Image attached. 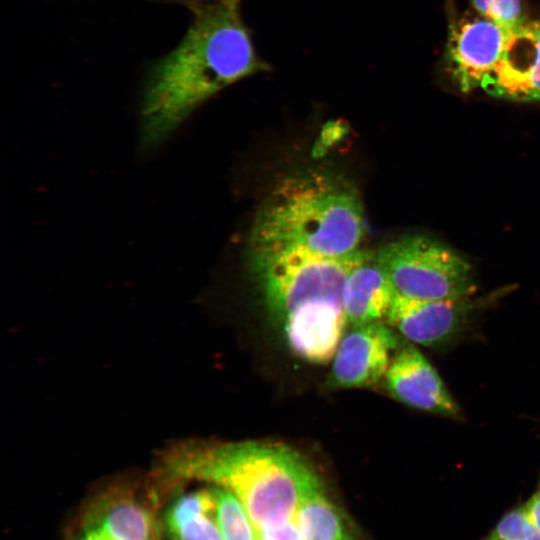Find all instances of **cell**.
Segmentation results:
<instances>
[{
	"label": "cell",
	"instance_id": "ffe728a7",
	"mask_svg": "<svg viewBox=\"0 0 540 540\" xmlns=\"http://www.w3.org/2000/svg\"><path fill=\"white\" fill-rule=\"evenodd\" d=\"M521 507L528 520L540 532V485Z\"/></svg>",
	"mask_w": 540,
	"mask_h": 540
},
{
	"label": "cell",
	"instance_id": "6da1fadb",
	"mask_svg": "<svg viewBox=\"0 0 540 540\" xmlns=\"http://www.w3.org/2000/svg\"><path fill=\"white\" fill-rule=\"evenodd\" d=\"M267 69L255 51L240 3L192 15L182 39L146 75L140 106L142 146H159L207 99Z\"/></svg>",
	"mask_w": 540,
	"mask_h": 540
},
{
	"label": "cell",
	"instance_id": "d6986e66",
	"mask_svg": "<svg viewBox=\"0 0 540 540\" xmlns=\"http://www.w3.org/2000/svg\"><path fill=\"white\" fill-rule=\"evenodd\" d=\"M155 4L178 6L188 10L191 15L208 9L240 3V0H141Z\"/></svg>",
	"mask_w": 540,
	"mask_h": 540
},
{
	"label": "cell",
	"instance_id": "7a4b0ae2",
	"mask_svg": "<svg viewBox=\"0 0 540 540\" xmlns=\"http://www.w3.org/2000/svg\"><path fill=\"white\" fill-rule=\"evenodd\" d=\"M359 251L329 259L294 250H249L267 312L300 359L315 364L333 359L348 326L343 292Z\"/></svg>",
	"mask_w": 540,
	"mask_h": 540
},
{
	"label": "cell",
	"instance_id": "52a82bcc",
	"mask_svg": "<svg viewBox=\"0 0 540 540\" xmlns=\"http://www.w3.org/2000/svg\"><path fill=\"white\" fill-rule=\"evenodd\" d=\"M474 311L471 296L423 300L396 294L386 320L410 342L434 347L459 336L470 323Z\"/></svg>",
	"mask_w": 540,
	"mask_h": 540
},
{
	"label": "cell",
	"instance_id": "4fadbf2b",
	"mask_svg": "<svg viewBox=\"0 0 540 540\" xmlns=\"http://www.w3.org/2000/svg\"><path fill=\"white\" fill-rule=\"evenodd\" d=\"M165 524L173 540H224L216 520L214 488L178 497L166 512Z\"/></svg>",
	"mask_w": 540,
	"mask_h": 540
},
{
	"label": "cell",
	"instance_id": "5bb4252c",
	"mask_svg": "<svg viewBox=\"0 0 540 540\" xmlns=\"http://www.w3.org/2000/svg\"><path fill=\"white\" fill-rule=\"evenodd\" d=\"M294 521L304 540H359L319 478L303 492Z\"/></svg>",
	"mask_w": 540,
	"mask_h": 540
},
{
	"label": "cell",
	"instance_id": "7c38bea8",
	"mask_svg": "<svg viewBox=\"0 0 540 540\" xmlns=\"http://www.w3.org/2000/svg\"><path fill=\"white\" fill-rule=\"evenodd\" d=\"M149 511L133 496L112 493L91 511L77 540H152Z\"/></svg>",
	"mask_w": 540,
	"mask_h": 540
},
{
	"label": "cell",
	"instance_id": "ac0fdd59",
	"mask_svg": "<svg viewBox=\"0 0 540 540\" xmlns=\"http://www.w3.org/2000/svg\"><path fill=\"white\" fill-rule=\"evenodd\" d=\"M256 540H304L294 520L256 529Z\"/></svg>",
	"mask_w": 540,
	"mask_h": 540
},
{
	"label": "cell",
	"instance_id": "e0dca14e",
	"mask_svg": "<svg viewBox=\"0 0 540 540\" xmlns=\"http://www.w3.org/2000/svg\"><path fill=\"white\" fill-rule=\"evenodd\" d=\"M485 540H540V532L519 507L506 513Z\"/></svg>",
	"mask_w": 540,
	"mask_h": 540
},
{
	"label": "cell",
	"instance_id": "ba28073f",
	"mask_svg": "<svg viewBox=\"0 0 540 540\" xmlns=\"http://www.w3.org/2000/svg\"><path fill=\"white\" fill-rule=\"evenodd\" d=\"M508 34L483 17L463 19L451 28L446 64L463 92L482 88L501 57Z\"/></svg>",
	"mask_w": 540,
	"mask_h": 540
},
{
	"label": "cell",
	"instance_id": "2e32d148",
	"mask_svg": "<svg viewBox=\"0 0 540 540\" xmlns=\"http://www.w3.org/2000/svg\"><path fill=\"white\" fill-rule=\"evenodd\" d=\"M477 13L510 33L527 19L521 0H470Z\"/></svg>",
	"mask_w": 540,
	"mask_h": 540
},
{
	"label": "cell",
	"instance_id": "8fae6325",
	"mask_svg": "<svg viewBox=\"0 0 540 540\" xmlns=\"http://www.w3.org/2000/svg\"><path fill=\"white\" fill-rule=\"evenodd\" d=\"M395 289L374 251L360 250L348 273L343 309L349 326H358L387 318Z\"/></svg>",
	"mask_w": 540,
	"mask_h": 540
},
{
	"label": "cell",
	"instance_id": "9c48e42d",
	"mask_svg": "<svg viewBox=\"0 0 540 540\" xmlns=\"http://www.w3.org/2000/svg\"><path fill=\"white\" fill-rule=\"evenodd\" d=\"M481 89L511 101H540V21L527 20L508 34L501 57Z\"/></svg>",
	"mask_w": 540,
	"mask_h": 540
},
{
	"label": "cell",
	"instance_id": "5b68a950",
	"mask_svg": "<svg viewBox=\"0 0 540 540\" xmlns=\"http://www.w3.org/2000/svg\"><path fill=\"white\" fill-rule=\"evenodd\" d=\"M397 295L412 299L469 297L475 291L470 264L423 235L389 242L376 251Z\"/></svg>",
	"mask_w": 540,
	"mask_h": 540
},
{
	"label": "cell",
	"instance_id": "3957f363",
	"mask_svg": "<svg viewBox=\"0 0 540 540\" xmlns=\"http://www.w3.org/2000/svg\"><path fill=\"white\" fill-rule=\"evenodd\" d=\"M365 233L355 187L343 176L308 170L275 185L255 217L249 250H294L339 259L359 251Z\"/></svg>",
	"mask_w": 540,
	"mask_h": 540
},
{
	"label": "cell",
	"instance_id": "9a60e30c",
	"mask_svg": "<svg viewBox=\"0 0 540 540\" xmlns=\"http://www.w3.org/2000/svg\"><path fill=\"white\" fill-rule=\"evenodd\" d=\"M216 520L224 540H256V528L240 501L229 491L214 487Z\"/></svg>",
	"mask_w": 540,
	"mask_h": 540
},
{
	"label": "cell",
	"instance_id": "8992f818",
	"mask_svg": "<svg viewBox=\"0 0 540 540\" xmlns=\"http://www.w3.org/2000/svg\"><path fill=\"white\" fill-rule=\"evenodd\" d=\"M399 339L383 321L351 326L336 349L328 385L362 388L384 379L398 350Z\"/></svg>",
	"mask_w": 540,
	"mask_h": 540
},
{
	"label": "cell",
	"instance_id": "30bf717a",
	"mask_svg": "<svg viewBox=\"0 0 540 540\" xmlns=\"http://www.w3.org/2000/svg\"><path fill=\"white\" fill-rule=\"evenodd\" d=\"M384 383L391 396L407 406L445 417L460 416V408L440 375L413 345L397 350Z\"/></svg>",
	"mask_w": 540,
	"mask_h": 540
},
{
	"label": "cell",
	"instance_id": "277c9868",
	"mask_svg": "<svg viewBox=\"0 0 540 540\" xmlns=\"http://www.w3.org/2000/svg\"><path fill=\"white\" fill-rule=\"evenodd\" d=\"M164 465L172 479L202 480L232 493L256 529L294 520L303 492L318 478L297 451L259 441L182 444Z\"/></svg>",
	"mask_w": 540,
	"mask_h": 540
}]
</instances>
